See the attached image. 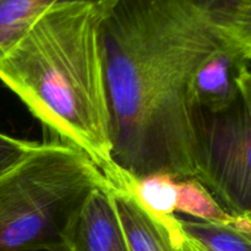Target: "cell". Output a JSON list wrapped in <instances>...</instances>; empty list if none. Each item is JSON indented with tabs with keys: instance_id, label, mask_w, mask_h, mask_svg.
<instances>
[{
	"instance_id": "obj_16",
	"label": "cell",
	"mask_w": 251,
	"mask_h": 251,
	"mask_svg": "<svg viewBox=\"0 0 251 251\" xmlns=\"http://www.w3.org/2000/svg\"><path fill=\"white\" fill-rule=\"evenodd\" d=\"M24 251H69L66 247H46V248H37V249L24 250Z\"/></svg>"
},
{
	"instance_id": "obj_14",
	"label": "cell",
	"mask_w": 251,
	"mask_h": 251,
	"mask_svg": "<svg viewBox=\"0 0 251 251\" xmlns=\"http://www.w3.org/2000/svg\"><path fill=\"white\" fill-rule=\"evenodd\" d=\"M239 85L240 88L243 90V92L251 100V60H249L247 68L244 69L242 76H240Z\"/></svg>"
},
{
	"instance_id": "obj_10",
	"label": "cell",
	"mask_w": 251,
	"mask_h": 251,
	"mask_svg": "<svg viewBox=\"0 0 251 251\" xmlns=\"http://www.w3.org/2000/svg\"><path fill=\"white\" fill-rule=\"evenodd\" d=\"M179 180L168 173H153L130 183L135 198L157 216L176 215Z\"/></svg>"
},
{
	"instance_id": "obj_3",
	"label": "cell",
	"mask_w": 251,
	"mask_h": 251,
	"mask_svg": "<svg viewBox=\"0 0 251 251\" xmlns=\"http://www.w3.org/2000/svg\"><path fill=\"white\" fill-rule=\"evenodd\" d=\"M108 183L76 147L61 141L39 144L0 176V251L65 247L78 208Z\"/></svg>"
},
{
	"instance_id": "obj_5",
	"label": "cell",
	"mask_w": 251,
	"mask_h": 251,
	"mask_svg": "<svg viewBox=\"0 0 251 251\" xmlns=\"http://www.w3.org/2000/svg\"><path fill=\"white\" fill-rule=\"evenodd\" d=\"M110 186L130 251H198L178 216L150 212L135 198L130 183Z\"/></svg>"
},
{
	"instance_id": "obj_2",
	"label": "cell",
	"mask_w": 251,
	"mask_h": 251,
	"mask_svg": "<svg viewBox=\"0 0 251 251\" xmlns=\"http://www.w3.org/2000/svg\"><path fill=\"white\" fill-rule=\"evenodd\" d=\"M103 12V5L55 4L0 60V81L110 181L115 171L100 34Z\"/></svg>"
},
{
	"instance_id": "obj_17",
	"label": "cell",
	"mask_w": 251,
	"mask_h": 251,
	"mask_svg": "<svg viewBox=\"0 0 251 251\" xmlns=\"http://www.w3.org/2000/svg\"><path fill=\"white\" fill-rule=\"evenodd\" d=\"M248 216H249V217L251 218V211H250V212H249V213H248Z\"/></svg>"
},
{
	"instance_id": "obj_9",
	"label": "cell",
	"mask_w": 251,
	"mask_h": 251,
	"mask_svg": "<svg viewBox=\"0 0 251 251\" xmlns=\"http://www.w3.org/2000/svg\"><path fill=\"white\" fill-rule=\"evenodd\" d=\"M59 0H0V60Z\"/></svg>"
},
{
	"instance_id": "obj_4",
	"label": "cell",
	"mask_w": 251,
	"mask_h": 251,
	"mask_svg": "<svg viewBox=\"0 0 251 251\" xmlns=\"http://www.w3.org/2000/svg\"><path fill=\"white\" fill-rule=\"evenodd\" d=\"M195 123V179L226 212L248 215L251 211V100L240 88L228 107L216 113H198Z\"/></svg>"
},
{
	"instance_id": "obj_8",
	"label": "cell",
	"mask_w": 251,
	"mask_h": 251,
	"mask_svg": "<svg viewBox=\"0 0 251 251\" xmlns=\"http://www.w3.org/2000/svg\"><path fill=\"white\" fill-rule=\"evenodd\" d=\"M179 222L198 251H251V218L248 215L222 221L179 217Z\"/></svg>"
},
{
	"instance_id": "obj_11",
	"label": "cell",
	"mask_w": 251,
	"mask_h": 251,
	"mask_svg": "<svg viewBox=\"0 0 251 251\" xmlns=\"http://www.w3.org/2000/svg\"><path fill=\"white\" fill-rule=\"evenodd\" d=\"M176 213L200 221H222L232 216L221 207L212 194L195 178L179 180Z\"/></svg>"
},
{
	"instance_id": "obj_7",
	"label": "cell",
	"mask_w": 251,
	"mask_h": 251,
	"mask_svg": "<svg viewBox=\"0 0 251 251\" xmlns=\"http://www.w3.org/2000/svg\"><path fill=\"white\" fill-rule=\"evenodd\" d=\"M65 247L69 251H130L110 183L95 189L78 208Z\"/></svg>"
},
{
	"instance_id": "obj_13",
	"label": "cell",
	"mask_w": 251,
	"mask_h": 251,
	"mask_svg": "<svg viewBox=\"0 0 251 251\" xmlns=\"http://www.w3.org/2000/svg\"><path fill=\"white\" fill-rule=\"evenodd\" d=\"M38 146L39 142L16 139L0 132V176L16 167Z\"/></svg>"
},
{
	"instance_id": "obj_15",
	"label": "cell",
	"mask_w": 251,
	"mask_h": 251,
	"mask_svg": "<svg viewBox=\"0 0 251 251\" xmlns=\"http://www.w3.org/2000/svg\"><path fill=\"white\" fill-rule=\"evenodd\" d=\"M112 1H114V0H59L58 4H63V2H86V4L93 5H107Z\"/></svg>"
},
{
	"instance_id": "obj_6",
	"label": "cell",
	"mask_w": 251,
	"mask_h": 251,
	"mask_svg": "<svg viewBox=\"0 0 251 251\" xmlns=\"http://www.w3.org/2000/svg\"><path fill=\"white\" fill-rule=\"evenodd\" d=\"M248 63L242 50L226 36V41L200 64L191 78L188 100L194 115L228 107L239 96L240 76Z\"/></svg>"
},
{
	"instance_id": "obj_1",
	"label": "cell",
	"mask_w": 251,
	"mask_h": 251,
	"mask_svg": "<svg viewBox=\"0 0 251 251\" xmlns=\"http://www.w3.org/2000/svg\"><path fill=\"white\" fill-rule=\"evenodd\" d=\"M100 34L112 117L113 185L153 173L196 178L188 90L226 41L215 0H114Z\"/></svg>"
},
{
	"instance_id": "obj_12",
	"label": "cell",
	"mask_w": 251,
	"mask_h": 251,
	"mask_svg": "<svg viewBox=\"0 0 251 251\" xmlns=\"http://www.w3.org/2000/svg\"><path fill=\"white\" fill-rule=\"evenodd\" d=\"M215 5L225 34L251 60V0H215Z\"/></svg>"
}]
</instances>
